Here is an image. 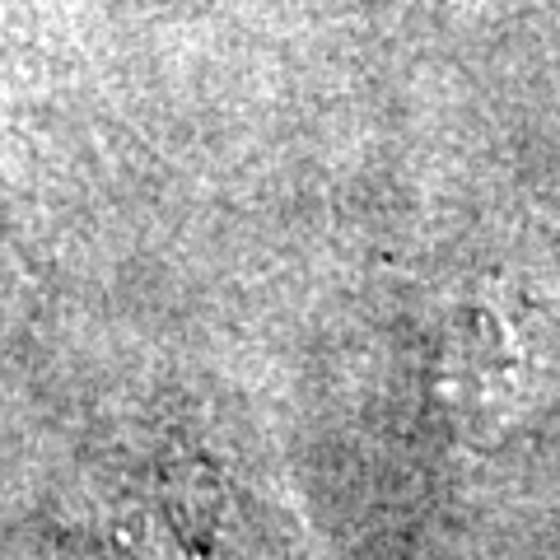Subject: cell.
Instances as JSON below:
<instances>
[{
    "label": "cell",
    "instance_id": "1",
    "mask_svg": "<svg viewBox=\"0 0 560 560\" xmlns=\"http://www.w3.org/2000/svg\"><path fill=\"white\" fill-rule=\"evenodd\" d=\"M238 490L197 458L150 471L108 510L94 560H234L248 541Z\"/></svg>",
    "mask_w": 560,
    "mask_h": 560
},
{
    "label": "cell",
    "instance_id": "2",
    "mask_svg": "<svg viewBox=\"0 0 560 560\" xmlns=\"http://www.w3.org/2000/svg\"><path fill=\"white\" fill-rule=\"evenodd\" d=\"M533 378V337L518 308L500 300H477L448 318L434 393H440L444 416L458 440L477 448L495 444L528 407Z\"/></svg>",
    "mask_w": 560,
    "mask_h": 560
}]
</instances>
